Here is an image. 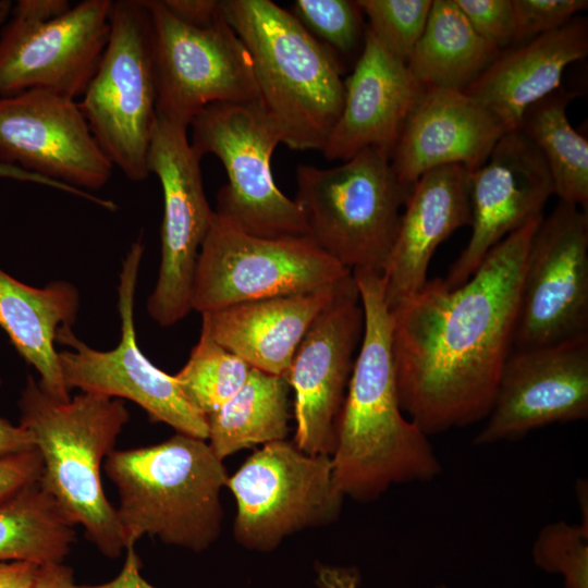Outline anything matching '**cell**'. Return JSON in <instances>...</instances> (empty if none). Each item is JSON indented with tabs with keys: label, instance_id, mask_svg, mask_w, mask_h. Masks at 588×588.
Segmentation results:
<instances>
[{
	"label": "cell",
	"instance_id": "6da1fadb",
	"mask_svg": "<svg viewBox=\"0 0 588 588\" xmlns=\"http://www.w3.org/2000/svg\"><path fill=\"white\" fill-rule=\"evenodd\" d=\"M542 218L491 248L462 285L432 279L390 309L401 408L428 437L489 414L513 348L529 245Z\"/></svg>",
	"mask_w": 588,
	"mask_h": 588
},
{
	"label": "cell",
	"instance_id": "7a4b0ae2",
	"mask_svg": "<svg viewBox=\"0 0 588 588\" xmlns=\"http://www.w3.org/2000/svg\"><path fill=\"white\" fill-rule=\"evenodd\" d=\"M364 330L331 455L344 498L367 503L397 483L426 482L441 473L429 437L402 411L392 352V315L381 274L354 269Z\"/></svg>",
	"mask_w": 588,
	"mask_h": 588
},
{
	"label": "cell",
	"instance_id": "3957f363",
	"mask_svg": "<svg viewBox=\"0 0 588 588\" xmlns=\"http://www.w3.org/2000/svg\"><path fill=\"white\" fill-rule=\"evenodd\" d=\"M103 468L119 493L125 549L147 535L201 552L219 538L229 475L207 440L176 432L154 445L113 450Z\"/></svg>",
	"mask_w": 588,
	"mask_h": 588
},
{
	"label": "cell",
	"instance_id": "277c9868",
	"mask_svg": "<svg viewBox=\"0 0 588 588\" xmlns=\"http://www.w3.org/2000/svg\"><path fill=\"white\" fill-rule=\"evenodd\" d=\"M20 422L42 460L41 487L107 558L125 550L101 465L130 419L124 401L81 392L69 401L47 394L28 375L19 399Z\"/></svg>",
	"mask_w": 588,
	"mask_h": 588
},
{
	"label": "cell",
	"instance_id": "5b68a950",
	"mask_svg": "<svg viewBox=\"0 0 588 588\" xmlns=\"http://www.w3.org/2000/svg\"><path fill=\"white\" fill-rule=\"evenodd\" d=\"M253 63L259 105L281 143L322 150L344 102V70L294 15L270 0H221Z\"/></svg>",
	"mask_w": 588,
	"mask_h": 588
},
{
	"label": "cell",
	"instance_id": "8992f818",
	"mask_svg": "<svg viewBox=\"0 0 588 588\" xmlns=\"http://www.w3.org/2000/svg\"><path fill=\"white\" fill-rule=\"evenodd\" d=\"M296 183L307 236L350 270L382 274L413 187L397 179L390 154L371 147L332 168L301 164Z\"/></svg>",
	"mask_w": 588,
	"mask_h": 588
},
{
	"label": "cell",
	"instance_id": "52a82bcc",
	"mask_svg": "<svg viewBox=\"0 0 588 588\" xmlns=\"http://www.w3.org/2000/svg\"><path fill=\"white\" fill-rule=\"evenodd\" d=\"M78 106L112 166L131 181L146 180L157 86L145 0L113 1L109 39Z\"/></svg>",
	"mask_w": 588,
	"mask_h": 588
},
{
	"label": "cell",
	"instance_id": "ba28073f",
	"mask_svg": "<svg viewBox=\"0 0 588 588\" xmlns=\"http://www.w3.org/2000/svg\"><path fill=\"white\" fill-rule=\"evenodd\" d=\"M189 126L197 157L215 155L228 175L217 195L218 217L260 237L307 236L299 206L273 180L271 157L281 139L259 102L209 105Z\"/></svg>",
	"mask_w": 588,
	"mask_h": 588
},
{
	"label": "cell",
	"instance_id": "9c48e42d",
	"mask_svg": "<svg viewBox=\"0 0 588 588\" xmlns=\"http://www.w3.org/2000/svg\"><path fill=\"white\" fill-rule=\"evenodd\" d=\"M352 270L309 236L260 237L215 212L197 259L193 310L211 313L232 305L302 294L340 284Z\"/></svg>",
	"mask_w": 588,
	"mask_h": 588
},
{
	"label": "cell",
	"instance_id": "30bf717a",
	"mask_svg": "<svg viewBox=\"0 0 588 588\" xmlns=\"http://www.w3.org/2000/svg\"><path fill=\"white\" fill-rule=\"evenodd\" d=\"M226 488L237 504L235 540L261 552L297 531L335 522L344 500L331 456L307 454L286 440L253 453L229 476Z\"/></svg>",
	"mask_w": 588,
	"mask_h": 588
},
{
	"label": "cell",
	"instance_id": "8fae6325",
	"mask_svg": "<svg viewBox=\"0 0 588 588\" xmlns=\"http://www.w3.org/2000/svg\"><path fill=\"white\" fill-rule=\"evenodd\" d=\"M145 2L152 23L158 117L189 127L209 105L259 102L250 56L225 16L196 27L176 19L162 0Z\"/></svg>",
	"mask_w": 588,
	"mask_h": 588
},
{
	"label": "cell",
	"instance_id": "7c38bea8",
	"mask_svg": "<svg viewBox=\"0 0 588 588\" xmlns=\"http://www.w3.org/2000/svg\"><path fill=\"white\" fill-rule=\"evenodd\" d=\"M145 252L142 236L136 238L122 262L118 285L121 339L109 351H98L79 340L72 328H60L57 343L69 346L58 352L66 389L101 394L136 403L152 422H163L176 432L207 440L204 415L183 396L174 376L157 368L140 351L134 305L140 261Z\"/></svg>",
	"mask_w": 588,
	"mask_h": 588
},
{
	"label": "cell",
	"instance_id": "4fadbf2b",
	"mask_svg": "<svg viewBox=\"0 0 588 588\" xmlns=\"http://www.w3.org/2000/svg\"><path fill=\"white\" fill-rule=\"evenodd\" d=\"M187 128L157 115L148 150L149 174L162 188L163 217L159 273L147 311L161 327L175 324L193 310L197 259L215 216Z\"/></svg>",
	"mask_w": 588,
	"mask_h": 588
},
{
	"label": "cell",
	"instance_id": "5bb4252c",
	"mask_svg": "<svg viewBox=\"0 0 588 588\" xmlns=\"http://www.w3.org/2000/svg\"><path fill=\"white\" fill-rule=\"evenodd\" d=\"M588 335V215L560 201L537 226L527 255L513 350Z\"/></svg>",
	"mask_w": 588,
	"mask_h": 588
},
{
	"label": "cell",
	"instance_id": "9a60e30c",
	"mask_svg": "<svg viewBox=\"0 0 588 588\" xmlns=\"http://www.w3.org/2000/svg\"><path fill=\"white\" fill-rule=\"evenodd\" d=\"M112 5L84 0L44 23L11 15L0 29V96L41 89L82 97L107 46Z\"/></svg>",
	"mask_w": 588,
	"mask_h": 588
},
{
	"label": "cell",
	"instance_id": "2e32d148",
	"mask_svg": "<svg viewBox=\"0 0 588 588\" xmlns=\"http://www.w3.org/2000/svg\"><path fill=\"white\" fill-rule=\"evenodd\" d=\"M0 161L88 193L113 170L78 102L41 89L0 96Z\"/></svg>",
	"mask_w": 588,
	"mask_h": 588
},
{
	"label": "cell",
	"instance_id": "e0dca14e",
	"mask_svg": "<svg viewBox=\"0 0 588 588\" xmlns=\"http://www.w3.org/2000/svg\"><path fill=\"white\" fill-rule=\"evenodd\" d=\"M363 330L364 311L353 281L317 316L293 356L285 378L294 391V443L307 454L334 452Z\"/></svg>",
	"mask_w": 588,
	"mask_h": 588
},
{
	"label": "cell",
	"instance_id": "ac0fdd59",
	"mask_svg": "<svg viewBox=\"0 0 588 588\" xmlns=\"http://www.w3.org/2000/svg\"><path fill=\"white\" fill-rule=\"evenodd\" d=\"M588 417V335L513 350L507 356L475 445L524 437L531 430Z\"/></svg>",
	"mask_w": 588,
	"mask_h": 588
},
{
	"label": "cell",
	"instance_id": "d6986e66",
	"mask_svg": "<svg viewBox=\"0 0 588 588\" xmlns=\"http://www.w3.org/2000/svg\"><path fill=\"white\" fill-rule=\"evenodd\" d=\"M552 194L540 151L519 130L506 132L486 162L470 172L471 234L443 279L445 285L465 283L491 248L542 216Z\"/></svg>",
	"mask_w": 588,
	"mask_h": 588
},
{
	"label": "cell",
	"instance_id": "ffe728a7",
	"mask_svg": "<svg viewBox=\"0 0 588 588\" xmlns=\"http://www.w3.org/2000/svg\"><path fill=\"white\" fill-rule=\"evenodd\" d=\"M505 133L503 124L464 90L425 89L392 149L391 166L408 186L445 166L473 172Z\"/></svg>",
	"mask_w": 588,
	"mask_h": 588
},
{
	"label": "cell",
	"instance_id": "44dd1931",
	"mask_svg": "<svg viewBox=\"0 0 588 588\" xmlns=\"http://www.w3.org/2000/svg\"><path fill=\"white\" fill-rule=\"evenodd\" d=\"M344 102L321 150L342 162L367 148L392 149L425 88L407 64L368 32L353 72L344 81Z\"/></svg>",
	"mask_w": 588,
	"mask_h": 588
},
{
	"label": "cell",
	"instance_id": "7402d4cb",
	"mask_svg": "<svg viewBox=\"0 0 588 588\" xmlns=\"http://www.w3.org/2000/svg\"><path fill=\"white\" fill-rule=\"evenodd\" d=\"M470 221V171L465 167L437 168L414 183L381 274L390 309L425 285L439 245Z\"/></svg>",
	"mask_w": 588,
	"mask_h": 588
},
{
	"label": "cell",
	"instance_id": "603a6c76",
	"mask_svg": "<svg viewBox=\"0 0 588 588\" xmlns=\"http://www.w3.org/2000/svg\"><path fill=\"white\" fill-rule=\"evenodd\" d=\"M588 54V23L564 26L502 50L464 91L490 111L506 132L518 130L525 111L560 88L565 69Z\"/></svg>",
	"mask_w": 588,
	"mask_h": 588
},
{
	"label": "cell",
	"instance_id": "cb8c5ba5",
	"mask_svg": "<svg viewBox=\"0 0 588 588\" xmlns=\"http://www.w3.org/2000/svg\"><path fill=\"white\" fill-rule=\"evenodd\" d=\"M351 279L313 292L257 299L201 314L211 338L252 368L286 377L309 327Z\"/></svg>",
	"mask_w": 588,
	"mask_h": 588
},
{
	"label": "cell",
	"instance_id": "d4e9b609",
	"mask_svg": "<svg viewBox=\"0 0 588 588\" xmlns=\"http://www.w3.org/2000/svg\"><path fill=\"white\" fill-rule=\"evenodd\" d=\"M79 309L74 284L58 280L44 287L27 285L0 269V328L19 355L39 375L42 390L69 401L56 350L60 328H72Z\"/></svg>",
	"mask_w": 588,
	"mask_h": 588
},
{
	"label": "cell",
	"instance_id": "484cf974",
	"mask_svg": "<svg viewBox=\"0 0 588 588\" xmlns=\"http://www.w3.org/2000/svg\"><path fill=\"white\" fill-rule=\"evenodd\" d=\"M500 52L475 32L454 0H432L406 64L425 89L465 90Z\"/></svg>",
	"mask_w": 588,
	"mask_h": 588
},
{
	"label": "cell",
	"instance_id": "4316f807",
	"mask_svg": "<svg viewBox=\"0 0 588 588\" xmlns=\"http://www.w3.org/2000/svg\"><path fill=\"white\" fill-rule=\"evenodd\" d=\"M290 389L285 377L252 368L241 389L206 417L215 455L223 461L240 450L285 440Z\"/></svg>",
	"mask_w": 588,
	"mask_h": 588
},
{
	"label": "cell",
	"instance_id": "83f0119b",
	"mask_svg": "<svg viewBox=\"0 0 588 588\" xmlns=\"http://www.w3.org/2000/svg\"><path fill=\"white\" fill-rule=\"evenodd\" d=\"M75 524L39 481L0 501V563H63L76 540Z\"/></svg>",
	"mask_w": 588,
	"mask_h": 588
},
{
	"label": "cell",
	"instance_id": "f1b7e54d",
	"mask_svg": "<svg viewBox=\"0 0 588 588\" xmlns=\"http://www.w3.org/2000/svg\"><path fill=\"white\" fill-rule=\"evenodd\" d=\"M573 98L564 89L554 90L525 111L518 130L540 151L560 201L587 211L588 142L568 121Z\"/></svg>",
	"mask_w": 588,
	"mask_h": 588
},
{
	"label": "cell",
	"instance_id": "f546056e",
	"mask_svg": "<svg viewBox=\"0 0 588 588\" xmlns=\"http://www.w3.org/2000/svg\"><path fill=\"white\" fill-rule=\"evenodd\" d=\"M250 369L242 358L217 343L201 326L198 342L186 364L173 376L188 404L207 417L241 389Z\"/></svg>",
	"mask_w": 588,
	"mask_h": 588
},
{
	"label": "cell",
	"instance_id": "4dcf8cb0",
	"mask_svg": "<svg viewBox=\"0 0 588 588\" xmlns=\"http://www.w3.org/2000/svg\"><path fill=\"white\" fill-rule=\"evenodd\" d=\"M344 70V60L359 58L367 24L356 1L295 0L289 10Z\"/></svg>",
	"mask_w": 588,
	"mask_h": 588
},
{
	"label": "cell",
	"instance_id": "1f68e13d",
	"mask_svg": "<svg viewBox=\"0 0 588 588\" xmlns=\"http://www.w3.org/2000/svg\"><path fill=\"white\" fill-rule=\"evenodd\" d=\"M367 29L393 57L407 63L428 21L432 0H357Z\"/></svg>",
	"mask_w": 588,
	"mask_h": 588
},
{
	"label": "cell",
	"instance_id": "d6a6232c",
	"mask_svg": "<svg viewBox=\"0 0 588 588\" xmlns=\"http://www.w3.org/2000/svg\"><path fill=\"white\" fill-rule=\"evenodd\" d=\"M531 553L538 567L563 577L565 588H588V526L564 520L547 524Z\"/></svg>",
	"mask_w": 588,
	"mask_h": 588
},
{
	"label": "cell",
	"instance_id": "836d02e7",
	"mask_svg": "<svg viewBox=\"0 0 588 588\" xmlns=\"http://www.w3.org/2000/svg\"><path fill=\"white\" fill-rule=\"evenodd\" d=\"M512 4L516 24L515 45L564 26L588 8L586 0H512Z\"/></svg>",
	"mask_w": 588,
	"mask_h": 588
},
{
	"label": "cell",
	"instance_id": "e575fe53",
	"mask_svg": "<svg viewBox=\"0 0 588 588\" xmlns=\"http://www.w3.org/2000/svg\"><path fill=\"white\" fill-rule=\"evenodd\" d=\"M475 32L504 50L515 45L516 24L512 0H454Z\"/></svg>",
	"mask_w": 588,
	"mask_h": 588
},
{
	"label": "cell",
	"instance_id": "d590c367",
	"mask_svg": "<svg viewBox=\"0 0 588 588\" xmlns=\"http://www.w3.org/2000/svg\"><path fill=\"white\" fill-rule=\"evenodd\" d=\"M42 460L35 449L0 456V501L39 481Z\"/></svg>",
	"mask_w": 588,
	"mask_h": 588
},
{
	"label": "cell",
	"instance_id": "8d00e7d4",
	"mask_svg": "<svg viewBox=\"0 0 588 588\" xmlns=\"http://www.w3.org/2000/svg\"><path fill=\"white\" fill-rule=\"evenodd\" d=\"M180 21L196 27L210 26L222 19L221 0H162Z\"/></svg>",
	"mask_w": 588,
	"mask_h": 588
},
{
	"label": "cell",
	"instance_id": "74e56055",
	"mask_svg": "<svg viewBox=\"0 0 588 588\" xmlns=\"http://www.w3.org/2000/svg\"><path fill=\"white\" fill-rule=\"evenodd\" d=\"M12 8H13V4L10 0H0V27L9 19ZM0 179H9V180H15L20 182L39 184V185L54 188L57 191L69 193L71 195L87 199L95 204L99 203V198L93 195L91 193L84 192V191L74 188L72 186H69V185H65V184H62L52 180L45 179L42 176L30 173L17 166L8 164L1 161H0Z\"/></svg>",
	"mask_w": 588,
	"mask_h": 588
},
{
	"label": "cell",
	"instance_id": "f35d334b",
	"mask_svg": "<svg viewBox=\"0 0 588 588\" xmlns=\"http://www.w3.org/2000/svg\"><path fill=\"white\" fill-rule=\"evenodd\" d=\"M71 8L68 0H20L10 15L44 23L64 15Z\"/></svg>",
	"mask_w": 588,
	"mask_h": 588
},
{
	"label": "cell",
	"instance_id": "ab89813d",
	"mask_svg": "<svg viewBox=\"0 0 588 588\" xmlns=\"http://www.w3.org/2000/svg\"><path fill=\"white\" fill-rule=\"evenodd\" d=\"M125 550L123 567L113 579L99 585H78V588H156L142 576V562L135 547Z\"/></svg>",
	"mask_w": 588,
	"mask_h": 588
},
{
	"label": "cell",
	"instance_id": "60d3db41",
	"mask_svg": "<svg viewBox=\"0 0 588 588\" xmlns=\"http://www.w3.org/2000/svg\"><path fill=\"white\" fill-rule=\"evenodd\" d=\"M38 568L29 562L0 563V588H33Z\"/></svg>",
	"mask_w": 588,
	"mask_h": 588
},
{
	"label": "cell",
	"instance_id": "b9f144b4",
	"mask_svg": "<svg viewBox=\"0 0 588 588\" xmlns=\"http://www.w3.org/2000/svg\"><path fill=\"white\" fill-rule=\"evenodd\" d=\"M33 449L35 444L28 431L0 416V456Z\"/></svg>",
	"mask_w": 588,
	"mask_h": 588
},
{
	"label": "cell",
	"instance_id": "7bdbcfd3",
	"mask_svg": "<svg viewBox=\"0 0 588 588\" xmlns=\"http://www.w3.org/2000/svg\"><path fill=\"white\" fill-rule=\"evenodd\" d=\"M319 588H357L359 574L355 568L320 564L316 567Z\"/></svg>",
	"mask_w": 588,
	"mask_h": 588
},
{
	"label": "cell",
	"instance_id": "ee69618b",
	"mask_svg": "<svg viewBox=\"0 0 588 588\" xmlns=\"http://www.w3.org/2000/svg\"><path fill=\"white\" fill-rule=\"evenodd\" d=\"M33 588H78L71 567L60 564L39 566Z\"/></svg>",
	"mask_w": 588,
	"mask_h": 588
},
{
	"label": "cell",
	"instance_id": "f6af8a7d",
	"mask_svg": "<svg viewBox=\"0 0 588 588\" xmlns=\"http://www.w3.org/2000/svg\"><path fill=\"white\" fill-rule=\"evenodd\" d=\"M437 588H448V587H445V586L441 585V586H438Z\"/></svg>",
	"mask_w": 588,
	"mask_h": 588
},
{
	"label": "cell",
	"instance_id": "bcb514c9",
	"mask_svg": "<svg viewBox=\"0 0 588 588\" xmlns=\"http://www.w3.org/2000/svg\"><path fill=\"white\" fill-rule=\"evenodd\" d=\"M2 384V379H1V376H0V385Z\"/></svg>",
	"mask_w": 588,
	"mask_h": 588
}]
</instances>
